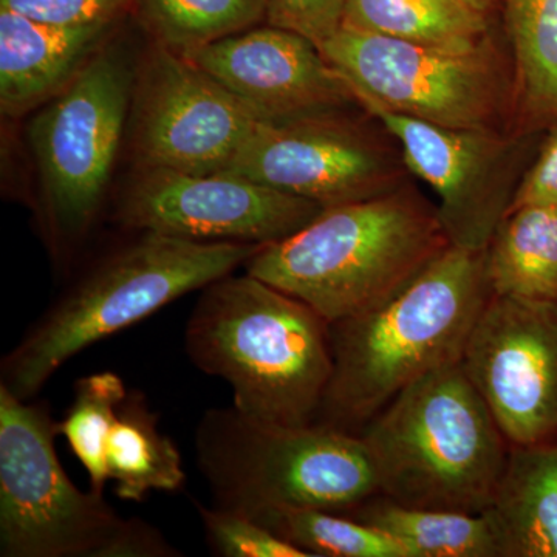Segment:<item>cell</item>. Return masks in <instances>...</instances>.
<instances>
[{
	"label": "cell",
	"mask_w": 557,
	"mask_h": 557,
	"mask_svg": "<svg viewBox=\"0 0 557 557\" xmlns=\"http://www.w3.org/2000/svg\"><path fill=\"white\" fill-rule=\"evenodd\" d=\"M209 547L223 557H310L239 509L196 504Z\"/></svg>",
	"instance_id": "obj_26"
},
{
	"label": "cell",
	"mask_w": 557,
	"mask_h": 557,
	"mask_svg": "<svg viewBox=\"0 0 557 557\" xmlns=\"http://www.w3.org/2000/svg\"><path fill=\"white\" fill-rule=\"evenodd\" d=\"M242 512L310 557H409L383 531L341 512L298 507H262Z\"/></svg>",
	"instance_id": "obj_24"
},
{
	"label": "cell",
	"mask_w": 557,
	"mask_h": 557,
	"mask_svg": "<svg viewBox=\"0 0 557 557\" xmlns=\"http://www.w3.org/2000/svg\"><path fill=\"white\" fill-rule=\"evenodd\" d=\"M260 245L137 233L44 311L0 364V384L32 399L73 357L244 267Z\"/></svg>",
	"instance_id": "obj_4"
},
{
	"label": "cell",
	"mask_w": 557,
	"mask_h": 557,
	"mask_svg": "<svg viewBox=\"0 0 557 557\" xmlns=\"http://www.w3.org/2000/svg\"><path fill=\"white\" fill-rule=\"evenodd\" d=\"M491 296L486 251L449 247L386 302L330 324L318 423L359 435L403 388L460 362Z\"/></svg>",
	"instance_id": "obj_1"
},
{
	"label": "cell",
	"mask_w": 557,
	"mask_h": 557,
	"mask_svg": "<svg viewBox=\"0 0 557 557\" xmlns=\"http://www.w3.org/2000/svg\"><path fill=\"white\" fill-rule=\"evenodd\" d=\"M58 435L49 405L0 384V556H182L156 527L81 491L62 468Z\"/></svg>",
	"instance_id": "obj_6"
},
{
	"label": "cell",
	"mask_w": 557,
	"mask_h": 557,
	"mask_svg": "<svg viewBox=\"0 0 557 557\" xmlns=\"http://www.w3.org/2000/svg\"><path fill=\"white\" fill-rule=\"evenodd\" d=\"M194 62L152 44L135 65L129 127L135 170H230L259 123Z\"/></svg>",
	"instance_id": "obj_12"
},
{
	"label": "cell",
	"mask_w": 557,
	"mask_h": 557,
	"mask_svg": "<svg viewBox=\"0 0 557 557\" xmlns=\"http://www.w3.org/2000/svg\"><path fill=\"white\" fill-rule=\"evenodd\" d=\"M343 27L453 50L493 42L490 17L460 0H346Z\"/></svg>",
	"instance_id": "obj_22"
},
{
	"label": "cell",
	"mask_w": 557,
	"mask_h": 557,
	"mask_svg": "<svg viewBox=\"0 0 557 557\" xmlns=\"http://www.w3.org/2000/svg\"><path fill=\"white\" fill-rule=\"evenodd\" d=\"M185 346L197 369L230 384L244 416L317 421L333 372L330 322L295 296L248 273L219 278L201 289Z\"/></svg>",
	"instance_id": "obj_2"
},
{
	"label": "cell",
	"mask_w": 557,
	"mask_h": 557,
	"mask_svg": "<svg viewBox=\"0 0 557 557\" xmlns=\"http://www.w3.org/2000/svg\"><path fill=\"white\" fill-rule=\"evenodd\" d=\"M134 11L152 44L180 57L269 21L267 0H135Z\"/></svg>",
	"instance_id": "obj_23"
},
{
	"label": "cell",
	"mask_w": 557,
	"mask_h": 557,
	"mask_svg": "<svg viewBox=\"0 0 557 557\" xmlns=\"http://www.w3.org/2000/svg\"><path fill=\"white\" fill-rule=\"evenodd\" d=\"M486 512L500 557H557V440L511 445Z\"/></svg>",
	"instance_id": "obj_17"
},
{
	"label": "cell",
	"mask_w": 557,
	"mask_h": 557,
	"mask_svg": "<svg viewBox=\"0 0 557 557\" xmlns=\"http://www.w3.org/2000/svg\"><path fill=\"white\" fill-rule=\"evenodd\" d=\"M134 79L135 65L108 44L28 123L44 231L57 255L83 244L100 215L129 124Z\"/></svg>",
	"instance_id": "obj_8"
},
{
	"label": "cell",
	"mask_w": 557,
	"mask_h": 557,
	"mask_svg": "<svg viewBox=\"0 0 557 557\" xmlns=\"http://www.w3.org/2000/svg\"><path fill=\"white\" fill-rule=\"evenodd\" d=\"M197 463L214 504L249 511L298 507L344 512L380 494L361 435L314 423H262L209 409L196 429Z\"/></svg>",
	"instance_id": "obj_7"
},
{
	"label": "cell",
	"mask_w": 557,
	"mask_h": 557,
	"mask_svg": "<svg viewBox=\"0 0 557 557\" xmlns=\"http://www.w3.org/2000/svg\"><path fill=\"white\" fill-rule=\"evenodd\" d=\"M319 50L362 108L454 129L512 131L511 60L494 40L453 50L341 27Z\"/></svg>",
	"instance_id": "obj_9"
},
{
	"label": "cell",
	"mask_w": 557,
	"mask_h": 557,
	"mask_svg": "<svg viewBox=\"0 0 557 557\" xmlns=\"http://www.w3.org/2000/svg\"><path fill=\"white\" fill-rule=\"evenodd\" d=\"M274 27L306 36L319 49L343 27L346 0H267Z\"/></svg>",
	"instance_id": "obj_28"
},
{
	"label": "cell",
	"mask_w": 557,
	"mask_h": 557,
	"mask_svg": "<svg viewBox=\"0 0 557 557\" xmlns=\"http://www.w3.org/2000/svg\"><path fill=\"white\" fill-rule=\"evenodd\" d=\"M515 86L512 131L545 132L557 120V0H500Z\"/></svg>",
	"instance_id": "obj_18"
},
{
	"label": "cell",
	"mask_w": 557,
	"mask_h": 557,
	"mask_svg": "<svg viewBox=\"0 0 557 557\" xmlns=\"http://www.w3.org/2000/svg\"><path fill=\"white\" fill-rule=\"evenodd\" d=\"M344 515L383 531L409 557H500L496 528L486 511L408 507L376 494Z\"/></svg>",
	"instance_id": "obj_20"
},
{
	"label": "cell",
	"mask_w": 557,
	"mask_h": 557,
	"mask_svg": "<svg viewBox=\"0 0 557 557\" xmlns=\"http://www.w3.org/2000/svg\"><path fill=\"white\" fill-rule=\"evenodd\" d=\"M119 22L42 24L0 10V110L10 119L42 108L60 95L98 51Z\"/></svg>",
	"instance_id": "obj_16"
},
{
	"label": "cell",
	"mask_w": 557,
	"mask_h": 557,
	"mask_svg": "<svg viewBox=\"0 0 557 557\" xmlns=\"http://www.w3.org/2000/svg\"><path fill=\"white\" fill-rule=\"evenodd\" d=\"M324 209L234 172L135 170L113 218L132 233L263 247L298 233Z\"/></svg>",
	"instance_id": "obj_13"
},
{
	"label": "cell",
	"mask_w": 557,
	"mask_h": 557,
	"mask_svg": "<svg viewBox=\"0 0 557 557\" xmlns=\"http://www.w3.org/2000/svg\"><path fill=\"white\" fill-rule=\"evenodd\" d=\"M359 435L380 494L478 515L493 505L511 448L461 361L403 388Z\"/></svg>",
	"instance_id": "obj_5"
},
{
	"label": "cell",
	"mask_w": 557,
	"mask_h": 557,
	"mask_svg": "<svg viewBox=\"0 0 557 557\" xmlns=\"http://www.w3.org/2000/svg\"><path fill=\"white\" fill-rule=\"evenodd\" d=\"M129 391L113 372L83 376L73 388V401L64 418L58 421V432L67 440L73 456L78 458L89 475L90 490L104 494L108 478L106 443L121 403Z\"/></svg>",
	"instance_id": "obj_25"
},
{
	"label": "cell",
	"mask_w": 557,
	"mask_h": 557,
	"mask_svg": "<svg viewBox=\"0 0 557 557\" xmlns=\"http://www.w3.org/2000/svg\"><path fill=\"white\" fill-rule=\"evenodd\" d=\"M533 203L557 205V120L545 131L511 209Z\"/></svg>",
	"instance_id": "obj_29"
},
{
	"label": "cell",
	"mask_w": 557,
	"mask_h": 557,
	"mask_svg": "<svg viewBox=\"0 0 557 557\" xmlns=\"http://www.w3.org/2000/svg\"><path fill=\"white\" fill-rule=\"evenodd\" d=\"M485 251L493 295L557 298V205L511 209Z\"/></svg>",
	"instance_id": "obj_21"
},
{
	"label": "cell",
	"mask_w": 557,
	"mask_h": 557,
	"mask_svg": "<svg viewBox=\"0 0 557 557\" xmlns=\"http://www.w3.org/2000/svg\"><path fill=\"white\" fill-rule=\"evenodd\" d=\"M225 172L324 208L375 199L410 182L398 143L368 112L259 121Z\"/></svg>",
	"instance_id": "obj_10"
},
{
	"label": "cell",
	"mask_w": 557,
	"mask_h": 557,
	"mask_svg": "<svg viewBox=\"0 0 557 557\" xmlns=\"http://www.w3.org/2000/svg\"><path fill=\"white\" fill-rule=\"evenodd\" d=\"M461 366L509 445L557 440V298L491 296Z\"/></svg>",
	"instance_id": "obj_14"
},
{
	"label": "cell",
	"mask_w": 557,
	"mask_h": 557,
	"mask_svg": "<svg viewBox=\"0 0 557 557\" xmlns=\"http://www.w3.org/2000/svg\"><path fill=\"white\" fill-rule=\"evenodd\" d=\"M109 482L121 500H145L150 493H178L185 487L182 454L161 434L159 416L141 392L121 403L106 443Z\"/></svg>",
	"instance_id": "obj_19"
},
{
	"label": "cell",
	"mask_w": 557,
	"mask_h": 557,
	"mask_svg": "<svg viewBox=\"0 0 557 557\" xmlns=\"http://www.w3.org/2000/svg\"><path fill=\"white\" fill-rule=\"evenodd\" d=\"M364 109L398 143L410 174L434 190L450 245L485 251L515 203L545 132L454 129L379 106Z\"/></svg>",
	"instance_id": "obj_11"
},
{
	"label": "cell",
	"mask_w": 557,
	"mask_h": 557,
	"mask_svg": "<svg viewBox=\"0 0 557 557\" xmlns=\"http://www.w3.org/2000/svg\"><path fill=\"white\" fill-rule=\"evenodd\" d=\"M449 247L437 207L408 182L325 208L298 233L260 247L244 269L333 324L386 302Z\"/></svg>",
	"instance_id": "obj_3"
},
{
	"label": "cell",
	"mask_w": 557,
	"mask_h": 557,
	"mask_svg": "<svg viewBox=\"0 0 557 557\" xmlns=\"http://www.w3.org/2000/svg\"><path fill=\"white\" fill-rule=\"evenodd\" d=\"M460 2L486 17L500 7V0H460Z\"/></svg>",
	"instance_id": "obj_30"
},
{
	"label": "cell",
	"mask_w": 557,
	"mask_h": 557,
	"mask_svg": "<svg viewBox=\"0 0 557 557\" xmlns=\"http://www.w3.org/2000/svg\"><path fill=\"white\" fill-rule=\"evenodd\" d=\"M185 58L239 98L260 121L366 112L317 44L287 28L259 25Z\"/></svg>",
	"instance_id": "obj_15"
},
{
	"label": "cell",
	"mask_w": 557,
	"mask_h": 557,
	"mask_svg": "<svg viewBox=\"0 0 557 557\" xmlns=\"http://www.w3.org/2000/svg\"><path fill=\"white\" fill-rule=\"evenodd\" d=\"M134 7L135 0H0V10L60 27L120 22Z\"/></svg>",
	"instance_id": "obj_27"
}]
</instances>
